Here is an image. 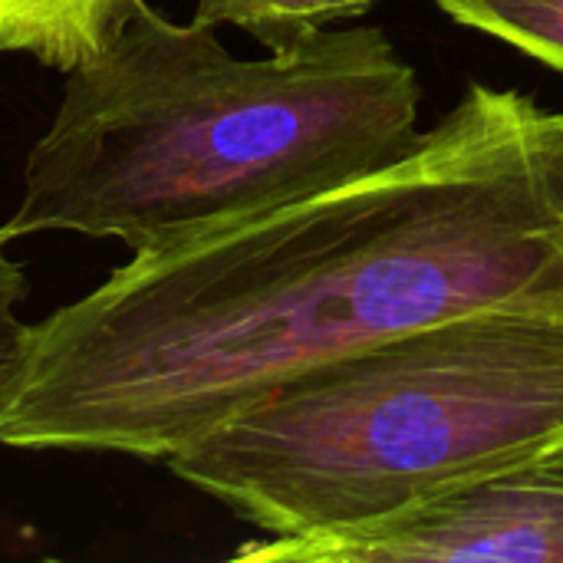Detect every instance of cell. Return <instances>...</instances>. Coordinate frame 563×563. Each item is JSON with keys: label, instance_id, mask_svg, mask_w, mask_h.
Masks as SVG:
<instances>
[{"label": "cell", "instance_id": "cell-1", "mask_svg": "<svg viewBox=\"0 0 563 563\" xmlns=\"http://www.w3.org/2000/svg\"><path fill=\"white\" fill-rule=\"evenodd\" d=\"M534 300H563V109L472 82L396 162L132 251L26 323L0 445L168 462L307 369Z\"/></svg>", "mask_w": 563, "mask_h": 563}, {"label": "cell", "instance_id": "cell-2", "mask_svg": "<svg viewBox=\"0 0 563 563\" xmlns=\"http://www.w3.org/2000/svg\"><path fill=\"white\" fill-rule=\"evenodd\" d=\"M419 112L422 79L376 23L238 56L218 26L135 0L66 69L3 228L13 241L112 238L132 254L383 168L419 139Z\"/></svg>", "mask_w": 563, "mask_h": 563}, {"label": "cell", "instance_id": "cell-3", "mask_svg": "<svg viewBox=\"0 0 563 563\" xmlns=\"http://www.w3.org/2000/svg\"><path fill=\"white\" fill-rule=\"evenodd\" d=\"M563 435V300L459 313L280 383L165 465L267 538L386 518Z\"/></svg>", "mask_w": 563, "mask_h": 563}, {"label": "cell", "instance_id": "cell-4", "mask_svg": "<svg viewBox=\"0 0 563 563\" xmlns=\"http://www.w3.org/2000/svg\"><path fill=\"white\" fill-rule=\"evenodd\" d=\"M234 558L280 563H563V435L386 518L307 538H261Z\"/></svg>", "mask_w": 563, "mask_h": 563}, {"label": "cell", "instance_id": "cell-5", "mask_svg": "<svg viewBox=\"0 0 563 563\" xmlns=\"http://www.w3.org/2000/svg\"><path fill=\"white\" fill-rule=\"evenodd\" d=\"M135 0H0V53L73 69L99 53Z\"/></svg>", "mask_w": 563, "mask_h": 563}, {"label": "cell", "instance_id": "cell-6", "mask_svg": "<svg viewBox=\"0 0 563 563\" xmlns=\"http://www.w3.org/2000/svg\"><path fill=\"white\" fill-rule=\"evenodd\" d=\"M445 16L563 76V0H435Z\"/></svg>", "mask_w": 563, "mask_h": 563}, {"label": "cell", "instance_id": "cell-7", "mask_svg": "<svg viewBox=\"0 0 563 563\" xmlns=\"http://www.w3.org/2000/svg\"><path fill=\"white\" fill-rule=\"evenodd\" d=\"M373 3L379 0H195V20L238 26L267 49L360 16Z\"/></svg>", "mask_w": 563, "mask_h": 563}, {"label": "cell", "instance_id": "cell-8", "mask_svg": "<svg viewBox=\"0 0 563 563\" xmlns=\"http://www.w3.org/2000/svg\"><path fill=\"white\" fill-rule=\"evenodd\" d=\"M10 231L0 224V379L7 376V369L16 360V350L23 343L26 323L20 320L16 307L26 300L30 294V277L20 257L10 254Z\"/></svg>", "mask_w": 563, "mask_h": 563}]
</instances>
